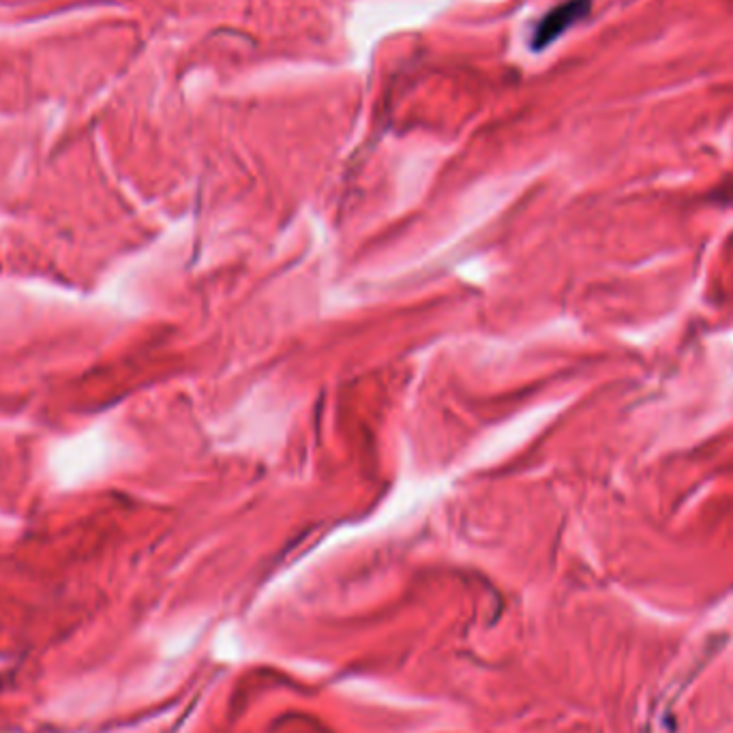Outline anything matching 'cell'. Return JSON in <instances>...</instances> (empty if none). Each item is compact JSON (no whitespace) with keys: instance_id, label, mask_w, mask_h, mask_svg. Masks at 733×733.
<instances>
[{"instance_id":"cell-1","label":"cell","mask_w":733,"mask_h":733,"mask_svg":"<svg viewBox=\"0 0 733 733\" xmlns=\"http://www.w3.org/2000/svg\"><path fill=\"white\" fill-rule=\"evenodd\" d=\"M590 0H566V3L551 9L547 16L536 26L532 37V50H543L549 43L562 37L568 28L581 22L590 13Z\"/></svg>"}]
</instances>
